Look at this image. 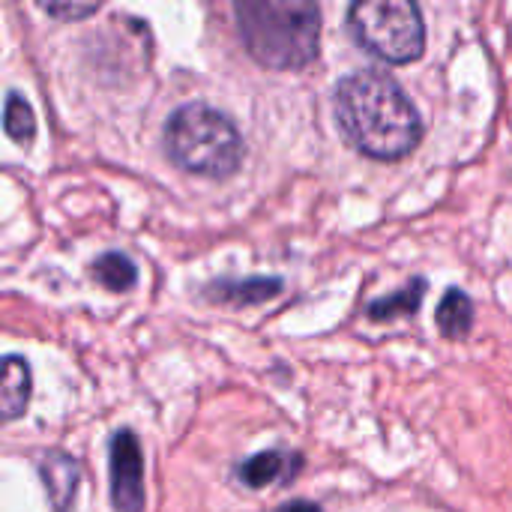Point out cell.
<instances>
[{
	"label": "cell",
	"instance_id": "4fadbf2b",
	"mask_svg": "<svg viewBox=\"0 0 512 512\" xmlns=\"http://www.w3.org/2000/svg\"><path fill=\"white\" fill-rule=\"evenodd\" d=\"M3 129H6V135H9L15 144H30V141H33V135H36V117H33V108H30V102H27L21 93H15V90H9V96H6V108H3Z\"/></svg>",
	"mask_w": 512,
	"mask_h": 512
},
{
	"label": "cell",
	"instance_id": "8992f818",
	"mask_svg": "<svg viewBox=\"0 0 512 512\" xmlns=\"http://www.w3.org/2000/svg\"><path fill=\"white\" fill-rule=\"evenodd\" d=\"M39 477L48 492L54 512H69L78 483H81V462L69 453H45L39 462Z\"/></svg>",
	"mask_w": 512,
	"mask_h": 512
},
{
	"label": "cell",
	"instance_id": "6da1fadb",
	"mask_svg": "<svg viewBox=\"0 0 512 512\" xmlns=\"http://www.w3.org/2000/svg\"><path fill=\"white\" fill-rule=\"evenodd\" d=\"M336 126L363 156L378 162L405 159L423 138V117L402 84L381 69L339 78L333 93Z\"/></svg>",
	"mask_w": 512,
	"mask_h": 512
},
{
	"label": "cell",
	"instance_id": "277c9868",
	"mask_svg": "<svg viewBox=\"0 0 512 512\" xmlns=\"http://www.w3.org/2000/svg\"><path fill=\"white\" fill-rule=\"evenodd\" d=\"M348 27L384 63H414L426 51L423 12L411 0H360L348 9Z\"/></svg>",
	"mask_w": 512,
	"mask_h": 512
},
{
	"label": "cell",
	"instance_id": "5bb4252c",
	"mask_svg": "<svg viewBox=\"0 0 512 512\" xmlns=\"http://www.w3.org/2000/svg\"><path fill=\"white\" fill-rule=\"evenodd\" d=\"M42 9L48 15H54V18H87V15H93L99 9V3H81V6H72V3H66V6H60V3H42Z\"/></svg>",
	"mask_w": 512,
	"mask_h": 512
},
{
	"label": "cell",
	"instance_id": "30bf717a",
	"mask_svg": "<svg viewBox=\"0 0 512 512\" xmlns=\"http://www.w3.org/2000/svg\"><path fill=\"white\" fill-rule=\"evenodd\" d=\"M438 330L447 339H465L474 327V303L462 288H450L444 294V300L438 303Z\"/></svg>",
	"mask_w": 512,
	"mask_h": 512
},
{
	"label": "cell",
	"instance_id": "52a82bcc",
	"mask_svg": "<svg viewBox=\"0 0 512 512\" xmlns=\"http://www.w3.org/2000/svg\"><path fill=\"white\" fill-rule=\"evenodd\" d=\"M282 294V279L276 276H249V279H216L204 288V297L228 306H258Z\"/></svg>",
	"mask_w": 512,
	"mask_h": 512
},
{
	"label": "cell",
	"instance_id": "8fae6325",
	"mask_svg": "<svg viewBox=\"0 0 512 512\" xmlns=\"http://www.w3.org/2000/svg\"><path fill=\"white\" fill-rule=\"evenodd\" d=\"M423 294H426V282L423 279H411L408 285H402L399 291L387 294V297H378L369 303V318L372 321H393V318H405V315H414L423 303Z\"/></svg>",
	"mask_w": 512,
	"mask_h": 512
},
{
	"label": "cell",
	"instance_id": "9a60e30c",
	"mask_svg": "<svg viewBox=\"0 0 512 512\" xmlns=\"http://www.w3.org/2000/svg\"><path fill=\"white\" fill-rule=\"evenodd\" d=\"M276 512H324L315 501H291V504H285V507H279Z\"/></svg>",
	"mask_w": 512,
	"mask_h": 512
},
{
	"label": "cell",
	"instance_id": "7a4b0ae2",
	"mask_svg": "<svg viewBox=\"0 0 512 512\" xmlns=\"http://www.w3.org/2000/svg\"><path fill=\"white\" fill-rule=\"evenodd\" d=\"M234 18L246 51L267 69H303L318 57L321 9L309 0H243Z\"/></svg>",
	"mask_w": 512,
	"mask_h": 512
},
{
	"label": "cell",
	"instance_id": "7c38bea8",
	"mask_svg": "<svg viewBox=\"0 0 512 512\" xmlns=\"http://www.w3.org/2000/svg\"><path fill=\"white\" fill-rule=\"evenodd\" d=\"M93 279L105 291H129L138 282V267L123 252H105L93 261Z\"/></svg>",
	"mask_w": 512,
	"mask_h": 512
},
{
	"label": "cell",
	"instance_id": "5b68a950",
	"mask_svg": "<svg viewBox=\"0 0 512 512\" xmlns=\"http://www.w3.org/2000/svg\"><path fill=\"white\" fill-rule=\"evenodd\" d=\"M111 504L114 512H144V456L141 444L129 429L114 432L108 447Z\"/></svg>",
	"mask_w": 512,
	"mask_h": 512
},
{
	"label": "cell",
	"instance_id": "ba28073f",
	"mask_svg": "<svg viewBox=\"0 0 512 512\" xmlns=\"http://www.w3.org/2000/svg\"><path fill=\"white\" fill-rule=\"evenodd\" d=\"M300 456L297 453H282V450H264V453H255L249 456L240 468H237V477L243 486L249 489H264V486H273V483H291V477L300 471Z\"/></svg>",
	"mask_w": 512,
	"mask_h": 512
},
{
	"label": "cell",
	"instance_id": "3957f363",
	"mask_svg": "<svg viewBox=\"0 0 512 512\" xmlns=\"http://www.w3.org/2000/svg\"><path fill=\"white\" fill-rule=\"evenodd\" d=\"M171 162L189 174L225 180L243 162V135L228 114L207 102H186L171 111L162 129Z\"/></svg>",
	"mask_w": 512,
	"mask_h": 512
},
{
	"label": "cell",
	"instance_id": "9c48e42d",
	"mask_svg": "<svg viewBox=\"0 0 512 512\" xmlns=\"http://www.w3.org/2000/svg\"><path fill=\"white\" fill-rule=\"evenodd\" d=\"M30 366L18 354H6L0 375V414L3 420H15L30 405Z\"/></svg>",
	"mask_w": 512,
	"mask_h": 512
}]
</instances>
